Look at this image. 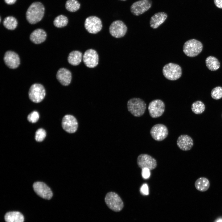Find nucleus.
Segmentation results:
<instances>
[{
	"instance_id": "1",
	"label": "nucleus",
	"mask_w": 222,
	"mask_h": 222,
	"mask_svg": "<svg viewBox=\"0 0 222 222\" xmlns=\"http://www.w3.org/2000/svg\"><path fill=\"white\" fill-rule=\"evenodd\" d=\"M44 11V7L42 3L39 2H33L29 6L26 13L27 21L31 24L37 23L43 18Z\"/></svg>"
},
{
	"instance_id": "2",
	"label": "nucleus",
	"mask_w": 222,
	"mask_h": 222,
	"mask_svg": "<svg viewBox=\"0 0 222 222\" xmlns=\"http://www.w3.org/2000/svg\"><path fill=\"white\" fill-rule=\"evenodd\" d=\"M127 108L128 111L134 116L140 117L145 113L146 104L142 99L139 98H133L127 102Z\"/></svg>"
},
{
	"instance_id": "3",
	"label": "nucleus",
	"mask_w": 222,
	"mask_h": 222,
	"mask_svg": "<svg viewBox=\"0 0 222 222\" xmlns=\"http://www.w3.org/2000/svg\"><path fill=\"white\" fill-rule=\"evenodd\" d=\"M203 48V44L200 41L195 39H192L184 43L183 51L187 56L194 57L200 53Z\"/></svg>"
},
{
	"instance_id": "4",
	"label": "nucleus",
	"mask_w": 222,
	"mask_h": 222,
	"mask_svg": "<svg viewBox=\"0 0 222 222\" xmlns=\"http://www.w3.org/2000/svg\"><path fill=\"white\" fill-rule=\"evenodd\" d=\"M105 201L108 208L115 212L120 211L124 207L121 198L117 194L114 192L107 193L105 197Z\"/></svg>"
},
{
	"instance_id": "5",
	"label": "nucleus",
	"mask_w": 222,
	"mask_h": 222,
	"mask_svg": "<svg viewBox=\"0 0 222 222\" xmlns=\"http://www.w3.org/2000/svg\"><path fill=\"white\" fill-rule=\"evenodd\" d=\"M162 73L164 77L168 80H175L181 77L182 70L179 65L170 63L164 66L162 68Z\"/></svg>"
},
{
	"instance_id": "6",
	"label": "nucleus",
	"mask_w": 222,
	"mask_h": 222,
	"mask_svg": "<svg viewBox=\"0 0 222 222\" xmlns=\"http://www.w3.org/2000/svg\"><path fill=\"white\" fill-rule=\"evenodd\" d=\"M46 94L45 89L42 84H34L30 88L28 95L30 100L32 102L38 103L44 98Z\"/></svg>"
},
{
	"instance_id": "7",
	"label": "nucleus",
	"mask_w": 222,
	"mask_h": 222,
	"mask_svg": "<svg viewBox=\"0 0 222 222\" xmlns=\"http://www.w3.org/2000/svg\"><path fill=\"white\" fill-rule=\"evenodd\" d=\"M84 26L85 29L89 33L95 34L102 29V25L101 19L94 16L87 17L85 19Z\"/></svg>"
},
{
	"instance_id": "8",
	"label": "nucleus",
	"mask_w": 222,
	"mask_h": 222,
	"mask_svg": "<svg viewBox=\"0 0 222 222\" xmlns=\"http://www.w3.org/2000/svg\"><path fill=\"white\" fill-rule=\"evenodd\" d=\"M138 165L142 169L147 168L150 171L155 169L157 166L156 160L147 154H142L139 155L137 160Z\"/></svg>"
},
{
	"instance_id": "9",
	"label": "nucleus",
	"mask_w": 222,
	"mask_h": 222,
	"mask_svg": "<svg viewBox=\"0 0 222 222\" xmlns=\"http://www.w3.org/2000/svg\"><path fill=\"white\" fill-rule=\"evenodd\" d=\"M148 109L149 114L153 118H156L161 116L165 109L164 102L160 99L154 100L149 104Z\"/></svg>"
},
{
	"instance_id": "10",
	"label": "nucleus",
	"mask_w": 222,
	"mask_h": 222,
	"mask_svg": "<svg viewBox=\"0 0 222 222\" xmlns=\"http://www.w3.org/2000/svg\"><path fill=\"white\" fill-rule=\"evenodd\" d=\"M151 0H139L133 3L130 6L131 13L138 16L148 10L151 7Z\"/></svg>"
},
{
	"instance_id": "11",
	"label": "nucleus",
	"mask_w": 222,
	"mask_h": 222,
	"mask_svg": "<svg viewBox=\"0 0 222 222\" xmlns=\"http://www.w3.org/2000/svg\"><path fill=\"white\" fill-rule=\"evenodd\" d=\"M63 129L67 132L72 134L76 132L78 124L76 118L70 114H67L63 117L61 122Z\"/></svg>"
},
{
	"instance_id": "12",
	"label": "nucleus",
	"mask_w": 222,
	"mask_h": 222,
	"mask_svg": "<svg viewBox=\"0 0 222 222\" xmlns=\"http://www.w3.org/2000/svg\"><path fill=\"white\" fill-rule=\"evenodd\" d=\"M127 30L126 25L122 21L117 20L113 21L109 27L110 33L112 36L116 38L123 37Z\"/></svg>"
},
{
	"instance_id": "13",
	"label": "nucleus",
	"mask_w": 222,
	"mask_h": 222,
	"mask_svg": "<svg viewBox=\"0 0 222 222\" xmlns=\"http://www.w3.org/2000/svg\"><path fill=\"white\" fill-rule=\"evenodd\" d=\"M150 134L152 137L155 141H162L167 136L168 129L167 127L163 124H156L151 128Z\"/></svg>"
},
{
	"instance_id": "14",
	"label": "nucleus",
	"mask_w": 222,
	"mask_h": 222,
	"mask_svg": "<svg viewBox=\"0 0 222 222\" xmlns=\"http://www.w3.org/2000/svg\"><path fill=\"white\" fill-rule=\"evenodd\" d=\"M33 187L35 192L41 198L50 199L52 197L53 194L51 189L45 183L36 182L33 184Z\"/></svg>"
},
{
	"instance_id": "15",
	"label": "nucleus",
	"mask_w": 222,
	"mask_h": 222,
	"mask_svg": "<svg viewBox=\"0 0 222 222\" xmlns=\"http://www.w3.org/2000/svg\"><path fill=\"white\" fill-rule=\"evenodd\" d=\"M83 60L85 65L89 68H93L98 64L99 57L97 52L94 50H87L83 56Z\"/></svg>"
},
{
	"instance_id": "16",
	"label": "nucleus",
	"mask_w": 222,
	"mask_h": 222,
	"mask_svg": "<svg viewBox=\"0 0 222 222\" xmlns=\"http://www.w3.org/2000/svg\"><path fill=\"white\" fill-rule=\"evenodd\" d=\"M4 60L6 64L9 68L11 69L17 68L20 63V59L18 55L12 51H8L5 53Z\"/></svg>"
},
{
	"instance_id": "17",
	"label": "nucleus",
	"mask_w": 222,
	"mask_h": 222,
	"mask_svg": "<svg viewBox=\"0 0 222 222\" xmlns=\"http://www.w3.org/2000/svg\"><path fill=\"white\" fill-rule=\"evenodd\" d=\"M176 143L178 147L183 151L190 150L193 146V141L192 138L187 134L180 135L177 140Z\"/></svg>"
},
{
	"instance_id": "18",
	"label": "nucleus",
	"mask_w": 222,
	"mask_h": 222,
	"mask_svg": "<svg viewBox=\"0 0 222 222\" xmlns=\"http://www.w3.org/2000/svg\"><path fill=\"white\" fill-rule=\"evenodd\" d=\"M56 78L62 85L66 86L69 85L72 80V74L68 69L64 68H60L57 72Z\"/></svg>"
},
{
	"instance_id": "19",
	"label": "nucleus",
	"mask_w": 222,
	"mask_h": 222,
	"mask_svg": "<svg viewBox=\"0 0 222 222\" xmlns=\"http://www.w3.org/2000/svg\"><path fill=\"white\" fill-rule=\"evenodd\" d=\"M167 14L164 12L156 13L151 16L150 19V24L153 29H156L162 24L167 17Z\"/></svg>"
},
{
	"instance_id": "20",
	"label": "nucleus",
	"mask_w": 222,
	"mask_h": 222,
	"mask_svg": "<svg viewBox=\"0 0 222 222\" xmlns=\"http://www.w3.org/2000/svg\"><path fill=\"white\" fill-rule=\"evenodd\" d=\"M46 37V33L43 30L38 29L31 33L30 39L33 43L38 44L43 42L45 40Z\"/></svg>"
},
{
	"instance_id": "21",
	"label": "nucleus",
	"mask_w": 222,
	"mask_h": 222,
	"mask_svg": "<svg viewBox=\"0 0 222 222\" xmlns=\"http://www.w3.org/2000/svg\"><path fill=\"white\" fill-rule=\"evenodd\" d=\"M6 222H23V215L18 212H11L7 213L5 216Z\"/></svg>"
},
{
	"instance_id": "22",
	"label": "nucleus",
	"mask_w": 222,
	"mask_h": 222,
	"mask_svg": "<svg viewBox=\"0 0 222 222\" xmlns=\"http://www.w3.org/2000/svg\"><path fill=\"white\" fill-rule=\"evenodd\" d=\"M82 58V54L80 51H73L69 54L68 60L71 64L73 66H77L80 63Z\"/></svg>"
},
{
	"instance_id": "23",
	"label": "nucleus",
	"mask_w": 222,
	"mask_h": 222,
	"mask_svg": "<svg viewBox=\"0 0 222 222\" xmlns=\"http://www.w3.org/2000/svg\"><path fill=\"white\" fill-rule=\"evenodd\" d=\"M195 186L199 191L204 192L208 190L210 183L208 179L206 178L201 177L197 179L195 183Z\"/></svg>"
},
{
	"instance_id": "24",
	"label": "nucleus",
	"mask_w": 222,
	"mask_h": 222,
	"mask_svg": "<svg viewBox=\"0 0 222 222\" xmlns=\"http://www.w3.org/2000/svg\"><path fill=\"white\" fill-rule=\"evenodd\" d=\"M205 63L208 68L212 71L218 70L220 67V63L215 57L210 56L207 57L205 60Z\"/></svg>"
},
{
	"instance_id": "25",
	"label": "nucleus",
	"mask_w": 222,
	"mask_h": 222,
	"mask_svg": "<svg viewBox=\"0 0 222 222\" xmlns=\"http://www.w3.org/2000/svg\"><path fill=\"white\" fill-rule=\"evenodd\" d=\"M3 25L6 28L10 30L14 29L18 24L16 19L11 16L6 17L3 20Z\"/></svg>"
},
{
	"instance_id": "26",
	"label": "nucleus",
	"mask_w": 222,
	"mask_h": 222,
	"mask_svg": "<svg viewBox=\"0 0 222 222\" xmlns=\"http://www.w3.org/2000/svg\"><path fill=\"white\" fill-rule=\"evenodd\" d=\"M205 109V105L201 101H196L193 102L191 105V110L195 114H201L204 112Z\"/></svg>"
},
{
	"instance_id": "27",
	"label": "nucleus",
	"mask_w": 222,
	"mask_h": 222,
	"mask_svg": "<svg viewBox=\"0 0 222 222\" xmlns=\"http://www.w3.org/2000/svg\"><path fill=\"white\" fill-rule=\"evenodd\" d=\"M80 4L76 0H68L65 4L66 9L71 12H75L80 8Z\"/></svg>"
},
{
	"instance_id": "28",
	"label": "nucleus",
	"mask_w": 222,
	"mask_h": 222,
	"mask_svg": "<svg viewBox=\"0 0 222 222\" xmlns=\"http://www.w3.org/2000/svg\"><path fill=\"white\" fill-rule=\"evenodd\" d=\"M68 23V18L63 15L57 16L53 21L54 26L58 28H61L66 26Z\"/></svg>"
},
{
	"instance_id": "29",
	"label": "nucleus",
	"mask_w": 222,
	"mask_h": 222,
	"mask_svg": "<svg viewBox=\"0 0 222 222\" xmlns=\"http://www.w3.org/2000/svg\"><path fill=\"white\" fill-rule=\"evenodd\" d=\"M211 97L214 99L218 100L222 98V87L220 86L214 88L211 92Z\"/></svg>"
},
{
	"instance_id": "30",
	"label": "nucleus",
	"mask_w": 222,
	"mask_h": 222,
	"mask_svg": "<svg viewBox=\"0 0 222 222\" xmlns=\"http://www.w3.org/2000/svg\"><path fill=\"white\" fill-rule=\"evenodd\" d=\"M46 135V133L44 130L40 128L37 130L35 133V139L38 142L43 141Z\"/></svg>"
},
{
	"instance_id": "31",
	"label": "nucleus",
	"mask_w": 222,
	"mask_h": 222,
	"mask_svg": "<svg viewBox=\"0 0 222 222\" xmlns=\"http://www.w3.org/2000/svg\"><path fill=\"white\" fill-rule=\"evenodd\" d=\"M39 114L36 111H34L30 113L27 116L28 121L32 123L36 122L39 118Z\"/></svg>"
},
{
	"instance_id": "32",
	"label": "nucleus",
	"mask_w": 222,
	"mask_h": 222,
	"mask_svg": "<svg viewBox=\"0 0 222 222\" xmlns=\"http://www.w3.org/2000/svg\"><path fill=\"white\" fill-rule=\"evenodd\" d=\"M150 170L147 168L142 169V175L143 178L145 179H147L150 176Z\"/></svg>"
},
{
	"instance_id": "33",
	"label": "nucleus",
	"mask_w": 222,
	"mask_h": 222,
	"mask_svg": "<svg viewBox=\"0 0 222 222\" xmlns=\"http://www.w3.org/2000/svg\"><path fill=\"white\" fill-rule=\"evenodd\" d=\"M140 191L141 193L144 195H147L149 194L148 187L147 185L145 183L141 186Z\"/></svg>"
},
{
	"instance_id": "34",
	"label": "nucleus",
	"mask_w": 222,
	"mask_h": 222,
	"mask_svg": "<svg viewBox=\"0 0 222 222\" xmlns=\"http://www.w3.org/2000/svg\"><path fill=\"white\" fill-rule=\"evenodd\" d=\"M215 5L218 8L222 9V0H214Z\"/></svg>"
},
{
	"instance_id": "35",
	"label": "nucleus",
	"mask_w": 222,
	"mask_h": 222,
	"mask_svg": "<svg viewBox=\"0 0 222 222\" xmlns=\"http://www.w3.org/2000/svg\"><path fill=\"white\" fill-rule=\"evenodd\" d=\"M17 0H4L5 2L7 4L11 5L14 4Z\"/></svg>"
},
{
	"instance_id": "36",
	"label": "nucleus",
	"mask_w": 222,
	"mask_h": 222,
	"mask_svg": "<svg viewBox=\"0 0 222 222\" xmlns=\"http://www.w3.org/2000/svg\"><path fill=\"white\" fill-rule=\"evenodd\" d=\"M216 222H222V219L220 218L218 219Z\"/></svg>"
},
{
	"instance_id": "37",
	"label": "nucleus",
	"mask_w": 222,
	"mask_h": 222,
	"mask_svg": "<svg viewBox=\"0 0 222 222\" xmlns=\"http://www.w3.org/2000/svg\"><path fill=\"white\" fill-rule=\"evenodd\" d=\"M119 0L125 1H126V0Z\"/></svg>"
},
{
	"instance_id": "38",
	"label": "nucleus",
	"mask_w": 222,
	"mask_h": 222,
	"mask_svg": "<svg viewBox=\"0 0 222 222\" xmlns=\"http://www.w3.org/2000/svg\"><path fill=\"white\" fill-rule=\"evenodd\" d=\"M221 117H222V113Z\"/></svg>"
}]
</instances>
